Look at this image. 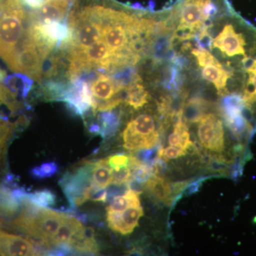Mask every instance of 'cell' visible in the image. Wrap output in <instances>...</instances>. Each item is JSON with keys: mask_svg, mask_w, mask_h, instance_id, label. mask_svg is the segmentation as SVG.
Returning a JSON list of instances; mask_svg holds the SVG:
<instances>
[{"mask_svg": "<svg viewBox=\"0 0 256 256\" xmlns=\"http://www.w3.org/2000/svg\"><path fill=\"white\" fill-rule=\"evenodd\" d=\"M124 148L128 150L151 149L160 143V133L150 114H143L128 122L122 133Z\"/></svg>", "mask_w": 256, "mask_h": 256, "instance_id": "4", "label": "cell"}, {"mask_svg": "<svg viewBox=\"0 0 256 256\" xmlns=\"http://www.w3.org/2000/svg\"><path fill=\"white\" fill-rule=\"evenodd\" d=\"M100 122V136L102 139H108L117 132L120 124L118 114L111 110L102 111L98 117Z\"/></svg>", "mask_w": 256, "mask_h": 256, "instance_id": "21", "label": "cell"}, {"mask_svg": "<svg viewBox=\"0 0 256 256\" xmlns=\"http://www.w3.org/2000/svg\"><path fill=\"white\" fill-rule=\"evenodd\" d=\"M130 206H136L132 201L126 194L118 195L114 197L111 200L109 206L107 207V210L111 212H122Z\"/></svg>", "mask_w": 256, "mask_h": 256, "instance_id": "28", "label": "cell"}, {"mask_svg": "<svg viewBox=\"0 0 256 256\" xmlns=\"http://www.w3.org/2000/svg\"><path fill=\"white\" fill-rule=\"evenodd\" d=\"M69 84L60 80H47L42 85V92L45 100L62 101L68 90Z\"/></svg>", "mask_w": 256, "mask_h": 256, "instance_id": "22", "label": "cell"}, {"mask_svg": "<svg viewBox=\"0 0 256 256\" xmlns=\"http://www.w3.org/2000/svg\"><path fill=\"white\" fill-rule=\"evenodd\" d=\"M202 76L205 80L212 82L218 90V94L222 96H228L227 82L233 76L232 72L224 68L220 62L205 65L202 69Z\"/></svg>", "mask_w": 256, "mask_h": 256, "instance_id": "13", "label": "cell"}, {"mask_svg": "<svg viewBox=\"0 0 256 256\" xmlns=\"http://www.w3.org/2000/svg\"><path fill=\"white\" fill-rule=\"evenodd\" d=\"M4 84L15 95L25 99L33 88L34 80L26 74L16 73L5 77Z\"/></svg>", "mask_w": 256, "mask_h": 256, "instance_id": "18", "label": "cell"}, {"mask_svg": "<svg viewBox=\"0 0 256 256\" xmlns=\"http://www.w3.org/2000/svg\"><path fill=\"white\" fill-rule=\"evenodd\" d=\"M2 224V222L1 218H0V226H1Z\"/></svg>", "mask_w": 256, "mask_h": 256, "instance_id": "40", "label": "cell"}, {"mask_svg": "<svg viewBox=\"0 0 256 256\" xmlns=\"http://www.w3.org/2000/svg\"><path fill=\"white\" fill-rule=\"evenodd\" d=\"M36 255V250L30 240L0 230V256Z\"/></svg>", "mask_w": 256, "mask_h": 256, "instance_id": "11", "label": "cell"}, {"mask_svg": "<svg viewBox=\"0 0 256 256\" xmlns=\"http://www.w3.org/2000/svg\"><path fill=\"white\" fill-rule=\"evenodd\" d=\"M192 54L196 57L198 65L202 67L204 66L207 64H214L218 62V60L212 54L203 48H202L201 50L194 48V50H192Z\"/></svg>", "mask_w": 256, "mask_h": 256, "instance_id": "30", "label": "cell"}, {"mask_svg": "<svg viewBox=\"0 0 256 256\" xmlns=\"http://www.w3.org/2000/svg\"><path fill=\"white\" fill-rule=\"evenodd\" d=\"M24 9L0 15V57L9 66L26 34Z\"/></svg>", "mask_w": 256, "mask_h": 256, "instance_id": "2", "label": "cell"}, {"mask_svg": "<svg viewBox=\"0 0 256 256\" xmlns=\"http://www.w3.org/2000/svg\"><path fill=\"white\" fill-rule=\"evenodd\" d=\"M92 166L94 162H88L74 172H68L60 178V188L70 206H79L88 201L86 193L88 188L92 184Z\"/></svg>", "mask_w": 256, "mask_h": 256, "instance_id": "6", "label": "cell"}, {"mask_svg": "<svg viewBox=\"0 0 256 256\" xmlns=\"http://www.w3.org/2000/svg\"><path fill=\"white\" fill-rule=\"evenodd\" d=\"M124 101L136 110L141 108L148 102V92L139 75L136 74L132 80L126 86Z\"/></svg>", "mask_w": 256, "mask_h": 256, "instance_id": "14", "label": "cell"}, {"mask_svg": "<svg viewBox=\"0 0 256 256\" xmlns=\"http://www.w3.org/2000/svg\"><path fill=\"white\" fill-rule=\"evenodd\" d=\"M108 164L111 168L128 166L129 156L124 154H114V156L108 158Z\"/></svg>", "mask_w": 256, "mask_h": 256, "instance_id": "33", "label": "cell"}, {"mask_svg": "<svg viewBox=\"0 0 256 256\" xmlns=\"http://www.w3.org/2000/svg\"><path fill=\"white\" fill-rule=\"evenodd\" d=\"M131 178V170L129 166L112 168L110 184H128Z\"/></svg>", "mask_w": 256, "mask_h": 256, "instance_id": "27", "label": "cell"}, {"mask_svg": "<svg viewBox=\"0 0 256 256\" xmlns=\"http://www.w3.org/2000/svg\"><path fill=\"white\" fill-rule=\"evenodd\" d=\"M186 156V152L182 148H178L174 146H170L168 148H160L159 152H158V159H163L165 161L168 162L169 160L176 159Z\"/></svg>", "mask_w": 256, "mask_h": 256, "instance_id": "29", "label": "cell"}, {"mask_svg": "<svg viewBox=\"0 0 256 256\" xmlns=\"http://www.w3.org/2000/svg\"><path fill=\"white\" fill-rule=\"evenodd\" d=\"M205 180H206V178H202L194 182L188 184V188L185 190L184 194L186 196H190V195L196 193L200 190V188H201L202 184L205 181Z\"/></svg>", "mask_w": 256, "mask_h": 256, "instance_id": "36", "label": "cell"}, {"mask_svg": "<svg viewBox=\"0 0 256 256\" xmlns=\"http://www.w3.org/2000/svg\"><path fill=\"white\" fill-rule=\"evenodd\" d=\"M128 188L136 193L142 194L146 190V183L141 182L134 178H131L128 183Z\"/></svg>", "mask_w": 256, "mask_h": 256, "instance_id": "35", "label": "cell"}, {"mask_svg": "<svg viewBox=\"0 0 256 256\" xmlns=\"http://www.w3.org/2000/svg\"><path fill=\"white\" fill-rule=\"evenodd\" d=\"M213 46L228 57L246 56V37L242 32H237L232 24H227L213 42Z\"/></svg>", "mask_w": 256, "mask_h": 256, "instance_id": "9", "label": "cell"}, {"mask_svg": "<svg viewBox=\"0 0 256 256\" xmlns=\"http://www.w3.org/2000/svg\"><path fill=\"white\" fill-rule=\"evenodd\" d=\"M47 57L48 56L26 31L12 62L8 67L12 72L26 74L33 80L41 82L43 78L44 63Z\"/></svg>", "mask_w": 256, "mask_h": 256, "instance_id": "3", "label": "cell"}, {"mask_svg": "<svg viewBox=\"0 0 256 256\" xmlns=\"http://www.w3.org/2000/svg\"><path fill=\"white\" fill-rule=\"evenodd\" d=\"M46 0H22L23 4H26L28 8L32 9H38L41 8L42 5Z\"/></svg>", "mask_w": 256, "mask_h": 256, "instance_id": "38", "label": "cell"}, {"mask_svg": "<svg viewBox=\"0 0 256 256\" xmlns=\"http://www.w3.org/2000/svg\"><path fill=\"white\" fill-rule=\"evenodd\" d=\"M6 72L0 69V82L4 80ZM4 104L12 112H18L22 108L21 104L16 99V96L8 87L0 84V106Z\"/></svg>", "mask_w": 256, "mask_h": 256, "instance_id": "23", "label": "cell"}, {"mask_svg": "<svg viewBox=\"0 0 256 256\" xmlns=\"http://www.w3.org/2000/svg\"><path fill=\"white\" fill-rule=\"evenodd\" d=\"M90 84L92 96V110L94 114L97 111L112 110L122 101L120 94L124 88L118 84L112 77L102 73L96 74Z\"/></svg>", "mask_w": 256, "mask_h": 256, "instance_id": "5", "label": "cell"}, {"mask_svg": "<svg viewBox=\"0 0 256 256\" xmlns=\"http://www.w3.org/2000/svg\"><path fill=\"white\" fill-rule=\"evenodd\" d=\"M112 169L108 159L94 162L92 170V184L99 188H105L111 184Z\"/></svg>", "mask_w": 256, "mask_h": 256, "instance_id": "19", "label": "cell"}, {"mask_svg": "<svg viewBox=\"0 0 256 256\" xmlns=\"http://www.w3.org/2000/svg\"><path fill=\"white\" fill-rule=\"evenodd\" d=\"M62 101L66 102L68 110L84 118L86 114L92 109L94 104L88 82L80 78L70 80Z\"/></svg>", "mask_w": 256, "mask_h": 256, "instance_id": "8", "label": "cell"}, {"mask_svg": "<svg viewBox=\"0 0 256 256\" xmlns=\"http://www.w3.org/2000/svg\"><path fill=\"white\" fill-rule=\"evenodd\" d=\"M89 131L92 134H100L101 132L100 126L98 124H92L89 128Z\"/></svg>", "mask_w": 256, "mask_h": 256, "instance_id": "39", "label": "cell"}, {"mask_svg": "<svg viewBox=\"0 0 256 256\" xmlns=\"http://www.w3.org/2000/svg\"><path fill=\"white\" fill-rule=\"evenodd\" d=\"M68 4L69 0H46L41 8L30 14V20L40 22H64Z\"/></svg>", "mask_w": 256, "mask_h": 256, "instance_id": "12", "label": "cell"}, {"mask_svg": "<svg viewBox=\"0 0 256 256\" xmlns=\"http://www.w3.org/2000/svg\"><path fill=\"white\" fill-rule=\"evenodd\" d=\"M90 200L94 202H106L108 201V192L105 188H96L90 195Z\"/></svg>", "mask_w": 256, "mask_h": 256, "instance_id": "34", "label": "cell"}, {"mask_svg": "<svg viewBox=\"0 0 256 256\" xmlns=\"http://www.w3.org/2000/svg\"><path fill=\"white\" fill-rule=\"evenodd\" d=\"M20 210L21 203L11 188L6 184H0V214L6 218H14Z\"/></svg>", "mask_w": 256, "mask_h": 256, "instance_id": "17", "label": "cell"}, {"mask_svg": "<svg viewBox=\"0 0 256 256\" xmlns=\"http://www.w3.org/2000/svg\"><path fill=\"white\" fill-rule=\"evenodd\" d=\"M16 128V124H11L4 116L0 114V164L5 146L9 140L13 129Z\"/></svg>", "mask_w": 256, "mask_h": 256, "instance_id": "26", "label": "cell"}, {"mask_svg": "<svg viewBox=\"0 0 256 256\" xmlns=\"http://www.w3.org/2000/svg\"><path fill=\"white\" fill-rule=\"evenodd\" d=\"M215 12L212 0H184L181 6L175 38L180 40L192 38L200 30H204L205 22Z\"/></svg>", "mask_w": 256, "mask_h": 256, "instance_id": "1", "label": "cell"}, {"mask_svg": "<svg viewBox=\"0 0 256 256\" xmlns=\"http://www.w3.org/2000/svg\"><path fill=\"white\" fill-rule=\"evenodd\" d=\"M28 197L34 204L40 207L50 208L56 204V195L48 188H44L32 193L28 192Z\"/></svg>", "mask_w": 256, "mask_h": 256, "instance_id": "24", "label": "cell"}, {"mask_svg": "<svg viewBox=\"0 0 256 256\" xmlns=\"http://www.w3.org/2000/svg\"><path fill=\"white\" fill-rule=\"evenodd\" d=\"M198 122V138L203 148L218 154L230 153L244 161H248L235 152L226 150L223 122L220 118L214 114H204Z\"/></svg>", "mask_w": 256, "mask_h": 256, "instance_id": "7", "label": "cell"}, {"mask_svg": "<svg viewBox=\"0 0 256 256\" xmlns=\"http://www.w3.org/2000/svg\"><path fill=\"white\" fill-rule=\"evenodd\" d=\"M208 106L206 100L200 98H193L184 106L182 118L185 122H198L204 114V111Z\"/></svg>", "mask_w": 256, "mask_h": 256, "instance_id": "20", "label": "cell"}, {"mask_svg": "<svg viewBox=\"0 0 256 256\" xmlns=\"http://www.w3.org/2000/svg\"><path fill=\"white\" fill-rule=\"evenodd\" d=\"M143 216L142 206H130L122 212L107 210V222L109 228L122 235L132 233Z\"/></svg>", "mask_w": 256, "mask_h": 256, "instance_id": "10", "label": "cell"}, {"mask_svg": "<svg viewBox=\"0 0 256 256\" xmlns=\"http://www.w3.org/2000/svg\"><path fill=\"white\" fill-rule=\"evenodd\" d=\"M160 148V146H154V148L146 149V150H141V151H140L136 156L143 163L152 164L158 158Z\"/></svg>", "mask_w": 256, "mask_h": 256, "instance_id": "31", "label": "cell"}, {"mask_svg": "<svg viewBox=\"0 0 256 256\" xmlns=\"http://www.w3.org/2000/svg\"><path fill=\"white\" fill-rule=\"evenodd\" d=\"M168 142L171 146H178L181 148V136L180 133L173 132L170 134Z\"/></svg>", "mask_w": 256, "mask_h": 256, "instance_id": "37", "label": "cell"}, {"mask_svg": "<svg viewBox=\"0 0 256 256\" xmlns=\"http://www.w3.org/2000/svg\"><path fill=\"white\" fill-rule=\"evenodd\" d=\"M146 190L156 200L164 202L169 206L174 203L172 184L161 176L153 175L146 182Z\"/></svg>", "mask_w": 256, "mask_h": 256, "instance_id": "15", "label": "cell"}, {"mask_svg": "<svg viewBox=\"0 0 256 256\" xmlns=\"http://www.w3.org/2000/svg\"><path fill=\"white\" fill-rule=\"evenodd\" d=\"M58 170L60 166L56 162H48L32 168L30 174L36 180H44L53 176Z\"/></svg>", "mask_w": 256, "mask_h": 256, "instance_id": "25", "label": "cell"}, {"mask_svg": "<svg viewBox=\"0 0 256 256\" xmlns=\"http://www.w3.org/2000/svg\"><path fill=\"white\" fill-rule=\"evenodd\" d=\"M84 226L80 220L72 216H66L60 224V228L57 230L52 240V248L60 244H70L75 234L80 230Z\"/></svg>", "mask_w": 256, "mask_h": 256, "instance_id": "16", "label": "cell"}, {"mask_svg": "<svg viewBox=\"0 0 256 256\" xmlns=\"http://www.w3.org/2000/svg\"><path fill=\"white\" fill-rule=\"evenodd\" d=\"M23 9L22 0H0V15Z\"/></svg>", "mask_w": 256, "mask_h": 256, "instance_id": "32", "label": "cell"}]
</instances>
